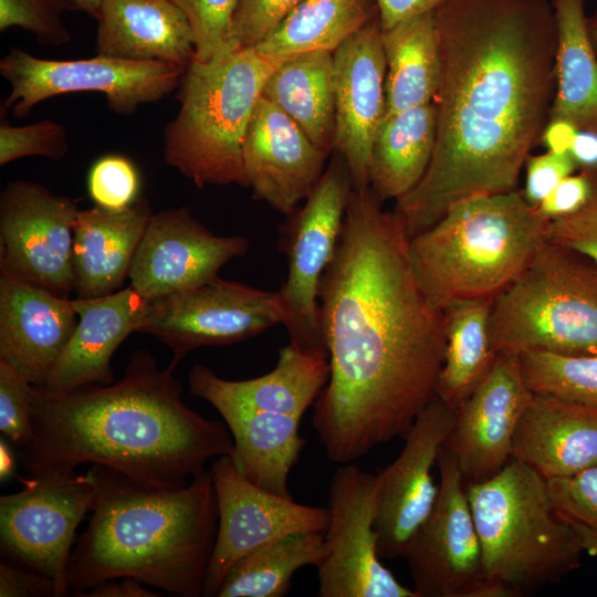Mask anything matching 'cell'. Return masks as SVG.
I'll list each match as a JSON object with an SVG mask.
<instances>
[{"mask_svg":"<svg viewBox=\"0 0 597 597\" xmlns=\"http://www.w3.org/2000/svg\"><path fill=\"white\" fill-rule=\"evenodd\" d=\"M186 15L199 62L222 60L240 50L234 32L238 0H171Z\"/></svg>","mask_w":597,"mask_h":597,"instance_id":"obj_37","label":"cell"},{"mask_svg":"<svg viewBox=\"0 0 597 597\" xmlns=\"http://www.w3.org/2000/svg\"><path fill=\"white\" fill-rule=\"evenodd\" d=\"M578 130L570 124L562 121H549L542 138L548 150L569 151Z\"/></svg>","mask_w":597,"mask_h":597,"instance_id":"obj_50","label":"cell"},{"mask_svg":"<svg viewBox=\"0 0 597 597\" xmlns=\"http://www.w3.org/2000/svg\"><path fill=\"white\" fill-rule=\"evenodd\" d=\"M72 302L78 316L76 327L40 386L53 394L112 384V357L130 333L138 332L150 300L129 285L108 295Z\"/></svg>","mask_w":597,"mask_h":597,"instance_id":"obj_23","label":"cell"},{"mask_svg":"<svg viewBox=\"0 0 597 597\" xmlns=\"http://www.w3.org/2000/svg\"><path fill=\"white\" fill-rule=\"evenodd\" d=\"M546 240L585 256L597 269V190L579 210L549 219Z\"/></svg>","mask_w":597,"mask_h":597,"instance_id":"obj_43","label":"cell"},{"mask_svg":"<svg viewBox=\"0 0 597 597\" xmlns=\"http://www.w3.org/2000/svg\"><path fill=\"white\" fill-rule=\"evenodd\" d=\"M548 221L515 190L453 205L409 239L421 292L439 312L463 301L493 300L546 240Z\"/></svg>","mask_w":597,"mask_h":597,"instance_id":"obj_5","label":"cell"},{"mask_svg":"<svg viewBox=\"0 0 597 597\" xmlns=\"http://www.w3.org/2000/svg\"><path fill=\"white\" fill-rule=\"evenodd\" d=\"M218 531L206 573L203 596H217L231 567L249 553L298 532H325L327 507L296 503L244 478L229 454L213 460Z\"/></svg>","mask_w":597,"mask_h":597,"instance_id":"obj_16","label":"cell"},{"mask_svg":"<svg viewBox=\"0 0 597 597\" xmlns=\"http://www.w3.org/2000/svg\"><path fill=\"white\" fill-rule=\"evenodd\" d=\"M146 350L130 356L124 376L53 394L32 385V438L19 460L29 476L67 478L83 463L101 464L145 483L180 486L206 463L230 454L226 423L190 409L174 375Z\"/></svg>","mask_w":597,"mask_h":597,"instance_id":"obj_3","label":"cell"},{"mask_svg":"<svg viewBox=\"0 0 597 597\" xmlns=\"http://www.w3.org/2000/svg\"><path fill=\"white\" fill-rule=\"evenodd\" d=\"M96 21V55L184 70L196 59L189 22L171 0H101Z\"/></svg>","mask_w":597,"mask_h":597,"instance_id":"obj_25","label":"cell"},{"mask_svg":"<svg viewBox=\"0 0 597 597\" xmlns=\"http://www.w3.org/2000/svg\"><path fill=\"white\" fill-rule=\"evenodd\" d=\"M433 17L441 57L434 149L395 208L409 239L462 200L515 190L556 85L551 0H446Z\"/></svg>","mask_w":597,"mask_h":597,"instance_id":"obj_2","label":"cell"},{"mask_svg":"<svg viewBox=\"0 0 597 597\" xmlns=\"http://www.w3.org/2000/svg\"><path fill=\"white\" fill-rule=\"evenodd\" d=\"M248 250V238L217 235L187 208L166 209L151 214L128 279L140 294L155 300L212 281L226 263Z\"/></svg>","mask_w":597,"mask_h":597,"instance_id":"obj_18","label":"cell"},{"mask_svg":"<svg viewBox=\"0 0 597 597\" xmlns=\"http://www.w3.org/2000/svg\"><path fill=\"white\" fill-rule=\"evenodd\" d=\"M376 474L344 463L327 499L325 555L317 568L320 597H418L381 563L378 554Z\"/></svg>","mask_w":597,"mask_h":597,"instance_id":"obj_13","label":"cell"},{"mask_svg":"<svg viewBox=\"0 0 597 597\" xmlns=\"http://www.w3.org/2000/svg\"><path fill=\"white\" fill-rule=\"evenodd\" d=\"M552 4L557 44L549 121L597 134V53L589 36L585 0H552Z\"/></svg>","mask_w":597,"mask_h":597,"instance_id":"obj_29","label":"cell"},{"mask_svg":"<svg viewBox=\"0 0 597 597\" xmlns=\"http://www.w3.org/2000/svg\"><path fill=\"white\" fill-rule=\"evenodd\" d=\"M277 292L219 276L200 286L150 300L138 332L172 350L170 364L203 346H222L256 336L282 324Z\"/></svg>","mask_w":597,"mask_h":597,"instance_id":"obj_14","label":"cell"},{"mask_svg":"<svg viewBox=\"0 0 597 597\" xmlns=\"http://www.w3.org/2000/svg\"><path fill=\"white\" fill-rule=\"evenodd\" d=\"M524 380L535 395L597 409V354L526 352L519 355Z\"/></svg>","mask_w":597,"mask_h":597,"instance_id":"obj_36","label":"cell"},{"mask_svg":"<svg viewBox=\"0 0 597 597\" xmlns=\"http://www.w3.org/2000/svg\"><path fill=\"white\" fill-rule=\"evenodd\" d=\"M492 301H463L443 311L446 348L436 394L454 410L495 360L489 329Z\"/></svg>","mask_w":597,"mask_h":597,"instance_id":"obj_34","label":"cell"},{"mask_svg":"<svg viewBox=\"0 0 597 597\" xmlns=\"http://www.w3.org/2000/svg\"><path fill=\"white\" fill-rule=\"evenodd\" d=\"M566 520V519H565ZM568 521V520H567ZM577 532L584 552L590 555H597V531L589 528L580 523L568 521Z\"/></svg>","mask_w":597,"mask_h":597,"instance_id":"obj_52","label":"cell"},{"mask_svg":"<svg viewBox=\"0 0 597 597\" xmlns=\"http://www.w3.org/2000/svg\"><path fill=\"white\" fill-rule=\"evenodd\" d=\"M333 73V53L298 54L282 61L261 92L327 154L335 145Z\"/></svg>","mask_w":597,"mask_h":597,"instance_id":"obj_31","label":"cell"},{"mask_svg":"<svg viewBox=\"0 0 597 597\" xmlns=\"http://www.w3.org/2000/svg\"><path fill=\"white\" fill-rule=\"evenodd\" d=\"M596 190L587 174L569 175L541 201L537 210L547 219L570 214L584 207Z\"/></svg>","mask_w":597,"mask_h":597,"instance_id":"obj_46","label":"cell"},{"mask_svg":"<svg viewBox=\"0 0 597 597\" xmlns=\"http://www.w3.org/2000/svg\"><path fill=\"white\" fill-rule=\"evenodd\" d=\"M512 458L546 480L597 464V409L533 394L513 439Z\"/></svg>","mask_w":597,"mask_h":597,"instance_id":"obj_26","label":"cell"},{"mask_svg":"<svg viewBox=\"0 0 597 597\" xmlns=\"http://www.w3.org/2000/svg\"><path fill=\"white\" fill-rule=\"evenodd\" d=\"M20 481V491L0 498L1 551L12 563L52 578L59 597L66 596L75 531L94 506V478L86 471Z\"/></svg>","mask_w":597,"mask_h":597,"instance_id":"obj_12","label":"cell"},{"mask_svg":"<svg viewBox=\"0 0 597 597\" xmlns=\"http://www.w3.org/2000/svg\"><path fill=\"white\" fill-rule=\"evenodd\" d=\"M577 166L591 168L597 166V134L578 132L569 149Z\"/></svg>","mask_w":597,"mask_h":597,"instance_id":"obj_51","label":"cell"},{"mask_svg":"<svg viewBox=\"0 0 597 597\" xmlns=\"http://www.w3.org/2000/svg\"><path fill=\"white\" fill-rule=\"evenodd\" d=\"M446 0H376L381 30L410 18L433 12Z\"/></svg>","mask_w":597,"mask_h":597,"instance_id":"obj_48","label":"cell"},{"mask_svg":"<svg viewBox=\"0 0 597 597\" xmlns=\"http://www.w3.org/2000/svg\"><path fill=\"white\" fill-rule=\"evenodd\" d=\"M77 200L40 184L13 180L0 196V274L60 296L74 291Z\"/></svg>","mask_w":597,"mask_h":597,"instance_id":"obj_15","label":"cell"},{"mask_svg":"<svg viewBox=\"0 0 597 597\" xmlns=\"http://www.w3.org/2000/svg\"><path fill=\"white\" fill-rule=\"evenodd\" d=\"M379 18L334 53L335 145L346 161L353 189L370 187L369 161L386 114V61Z\"/></svg>","mask_w":597,"mask_h":597,"instance_id":"obj_20","label":"cell"},{"mask_svg":"<svg viewBox=\"0 0 597 597\" xmlns=\"http://www.w3.org/2000/svg\"><path fill=\"white\" fill-rule=\"evenodd\" d=\"M81 11H84L90 17L96 20L101 0H74Z\"/></svg>","mask_w":597,"mask_h":597,"instance_id":"obj_53","label":"cell"},{"mask_svg":"<svg viewBox=\"0 0 597 597\" xmlns=\"http://www.w3.org/2000/svg\"><path fill=\"white\" fill-rule=\"evenodd\" d=\"M185 70L166 62L125 61L102 55L83 60H45L19 48L0 60V73L10 85L3 102L18 118L27 117L46 98L78 92L106 96L118 115L135 114L144 104L172 93Z\"/></svg>","mask_w":597,"mask_h":597,"instance_id":"obj_10","label":"cell"},{"mask_svg":"<svg viewBox=\"0 0 597 597\" xmlns=\"http://www.w3.org/2000/svg\"><path fill=\"white\" fill-rule=\"evenodd\" d=\"M377 18L376 0H303L254 49L275 61L310 52L334 53Z\"/></svg>","mask_w":597,"mask_h":597,"instance_id":"obj_33","label":"cell"},{"mask_svg":"<svg viewBox=\"0 0 597 597\" xmlns=\"http://www.w3.org/2000/svg\"><path fill=\"white\" fill-rule=\"evenodd\" d=\"M1 597H59L55 582L13 563L0 564Z\"/></svg>","mask_w":597,"mask_h":597,"instance_id":"obj_47","label":"cell"},{"mask_svg":"<svg viewBox=\"0 0 597 597\" xmlns=\"http://www.w3.org/2000/svg\"><path fill=\"white\" fill-rule=\"evenodd\" d=\"M434 103L385 116L374 139L370 188L384 202L404 197L423 177L436 143Z\"/></svg>","mask_w":597,"mask_h":597,"instance_id":"obj_30","label":"cell"},{"mask_svg":"<svg viewBox=\"0 0 597 597\" xmlns=\"http://www.w3.org/2000/svg\"><path fill=\"white\" fill-rule=\"evenodd\" d=\"M434 505L410 538L406 559L418 597H499L489 584L467 485L442 446Z\"/></svg>","mask_w":597,"mask_h":597,"instance_id":"obj_11","label":"cell"},{"mask_svg":"<svg viewBox=\"0 0 597 597\" xmlns=\"http://www.w3.org/2000/svg\"><path fill=\"white\" fill-rule=\"evenodd\" d=\"M282 61L240 49L184 72L179 109L164 129V159L198 188L248 187L242 145L262 88Z\"/></svg>","mask_w":597,"mask_h":597,"instance_id":"obj_7","label":"cell"},{"mask_svg":"<svg viewBox=\"0 0 597 597\" xmlns=\"http://www.w3.org/2000/svg\"><path fill=\"white\" fill-rule=\"evenodd\" d=\"M532 396L519 356L498 354L455 408V422L443 447L467 486L492 478L512 459L514 434Z\"/></svg>","mask_w":597,"mask_h":597,"instance_id":"obj_19","label":"cell"},{"mask_svg":"<svg viewBox=\"0 0 597 597\" xmlns=\"http://www.w3.org/2000/svg\"><path fill=\"white\" fill-rule=\"evenodd\" d=\"M67 151V130L57 122L44 119L29 125L11 126L1 121L0 165L31 156L59 160Z\"/></svg>","mask_w":597,"mask_h":597,"instance_id":"obj_39","label":"cell"},{"mask_svg":"<svg viewBox=\"0 0 597 597\" xmlns=\"http://www.w3.org/2000/svg\"><path fill=\"white\" fill-rule=\"evenodd\" d=\"M325 555L323 532H298L272 541L238 561L224 577L218 597H283L294 574L317 567Z\"/></svg>","mask_w":597,"mask_h":597,"instance_id":"obj_35","label":"cell"},{"mask_svg":"<svg viewBox=\"0 0 597 597\" xmlns=\"http://www.w3.org/2000/svg\"><path fill=\"white\" fill-rule=\"evenodd\" d=\"M140 180L135 165L122 155H106L92 166L87 189L95 206L121 211L138 199Z\"/></svg>","mask_w":597,"mask_h":597,"instance_id":"obj_40","label":"cell"},{"mask_svg":"<svg viewBox=\"0 0 597 597\" xmlns=\"http://www.w3.org/2000/svg\"><path fill=\"white\" fill-rule=\"evenodd\" d=\"M576 161L569 151L547 153L526 160V182L524 197L536 207L567 176L576 169Z\"/></svg>","mask_w":597,"mask_h":597,"instance_id":"obj_45","label":"cell"},{"mask_svg":"<svg viewBox=\"0 0 597 597\" xmlns=\"http://www.w3.org/2000/svg\"><path fill=\"white\" fill-rule=\"evenodd\" d=\"M153 212L145 198L121 211L101 207L78 211L73 269L80 298L112 294L123 285Z\"/></svg>","mask_w":597,"mask_h":597,"instance_id":"obj_27","label":"cell"},{"mask_svg":"<svg viewBox=\"0 0 597 597\" xmlns=\"http://www.w3.org/2000/svg\"><path fill=\"white\" fill-rule=\"evenodd\" d=\"M386 61V114L433 103L441 77V57L433 12L383 30Z\"/></svg>","mask_w":597,"mask_h":597,"instance_id":"obj_32","label":"cell"},{"mask_svg":"<svg viewBox=\"0 0 597 597\" xmlns=\"http://www.w3.org/2000/svg\"><path fill=\"white\" fill-rule=\"evenodd\" d=\"M588 31L593 46L597 53V12L588 18Z\"/></svg>","mask_w":597,"mask_h":597,"instance_id":"obj_54","label":"cell"},{"mask_svg":"<svg viewBox=\"0 0 597 597\" xmlns=\"http://www.w3.org/2000/svg\"><path fill=\"white\" fill-rule=\"evenodd\" d=\"M495 354H597V269L585 256L545 240L493 301Z\"/></svg>","mask_w":597,"mask_h":597,"instance_id":"obj_8","label":"cell"},{"mask_svg":"<svg viewBox=\"0 0 597 597\" xmlns=\"http://www.w3.org/2000/svg\"><path fill=\"white\" fill-rule=\"evenodd\" d=\"M546 482L552 504L561 516L597 531V464Z\"/></svg>","mask_w":597,"mask_h":597,"instance_id":"obj_41","label":"cell"},{"mask_svg":"<svg viewBox=\"0 0 597 597\" xmlns=\"http://www.w3.org/2000/svg\"><path fill=\"white\" fill-rule=\"evenodd\" d=\"M302 1L238 0L234 32L240 48H255Z\"/></svg>","mask_w":597,"mask_h":597,"instance_id":"obj_44","label":"cell"},{"mask_svg":"<svg viewBox=\"0 0 597 597\" xmlns=\"http://www.w3.org/2000/svg\"><path fill=\"white\" fill-rule=\"evenodd\" d=\"M87 471L95 500L70 555V593L83 597L102 582L134 577L179 597L203 596L219 516L211 471L180 486L145 483L101 464Z\"/></svg>","mask_w":597,"mask_h":597,"instance_id":"obj_4","label":"cell"},{"mask_svg":"<svg viewBox=\"0 0 597 597\" xmlns=\"http://www.w3.org/2000/svg\"><path fill=\"white\" fill-rule=\"evenodd\" d=\"M78 321L72 300L0 274V360L41 386Z\"/></svg>","mask_w":597,"mask_h":597,"instance_id":"obj_22","label":"cell"},{"mask_svg":"<svg viewBox=\"0 0 597 597\" xmlns=\"http://www.w3.org/2000/svg\"><path fill=\"white\" fill-rule=\"evenodd\" d=\"M327 155L280 107L260 95L242 145L248 187L255 199L291 214L320 180Z\"/></svg>","mask_w":597,"mask_h":597,"instance_id":"obj_21","label":"cell"},{"mask_svg":"<svg viewBox=\"0 0 597 597\" xmlns=\"http://www.w3.org/2000/svg\"><path fill=\"white\" fill-rule=\"evenodd\" d=\"M31 389L25 377L0 360V430L19 449L32 438Z\"/></svg>","mask_w":597,"mask_h":597,"instance_id":"obj_42","label":"cell"},{"mask_svg":"<svg viewBox=\"0 0 597 597\" xmlns=\"http://www.w3.org/2000/svg\"><path fill=\"white\" fill-rule=\"evenodd\" d=\"M222 418L233 439L229 457L238 471L255 485L293 499L289 478L306 442L300 434L302 416L255 409Z\"/></svg>","mask_w":597,"mask_h":597,"instance_id":"obj_28","label":"cell"},{"mask_svg":"<svg viewBox=\"0 0 597 597\" xmlns=\"http://www.w3.org/2000/svg\"><path fill=\"white\" fill-rule=\"evenodd\" d=\"M408 242L399 216L370 187L352 190L318 290L331 373L312 427L332 462L405 438L437 397L444 314L421 292Z\"/></svg>","mask_w":597,"mask_h":597,"instance_id":"obj_1","label":"cell"},{"mask_svg":"<svg viewBox=\"0 0 597 597\" xmlns=\"http://www.w3.org/2000/svg\"><path fill=\"white\" fill-rule=\"evenodd\" d=\"M353 190L342 156L324 170L284 229L281 250L287 259V276L276 291L289 343L304 353L328 358L318 303L321 279L332 260Z\"/></svg>","mask_w":597,"mask_h":597,"instance_id":"obj_9","label":"cell"},{"mask_svg":"<svg viewBox=\"0 0 597 597\" xmlns=\"http://www.w3.org/2000/svg\"><path fill=\"white\" fill-rule=\"evenodd\" d=\"M467 495L481 542L484 572L499 597H521L557 583L580 566L573 525L552 504L546 479L511 459Z\"/></svg>","mask_w":597,"mask_h":597,"instance_id":"obj_6","label":"cell"},{"mask_svg":"<svg viewBox=\"0 0 597 597\" xmlns=\"http://www.w3.org/2000/svg\"><path fill=\"white\" fill-rule=\"evenodd\" d=\"M328 358L287 344L275 367L265 375L229 380L197 364L188 375L192 396L211 404L221 417L255 409H275L302 416L315 404L329 378Z\"/></svg>","mask_w":597,"mask_h":597,"instance_id":"obj_24","label":"cell"},{"mask_svg":"<svg viewBox=\"0 0 597 597\" xmlns=\"http://www.w3.org/2000/svg\"><path fill=\"white\" fill-rule=\"evenodd\" d=\"M74 10H80L74 0H0V30L19 27L41 44H65L71 34L62 14Z\"/></svg>","mask_w":597,"mask_h":597,"instance_id":"obj_38","label":"cell"},{"mask_svg":"<svg viewBox=\"0 0 597 597\" xmlns=\"http://www.w3.org/2000/svg\"><path fill=\"white\" fill-rule=\"evenodd\" d=\"M144 583L134 577H121L102 582L88 589L83 597H156Z\"/></svg>","mask_w":597,"mask_h":597,"instance_id":"obj_49","label":"cell"},{"mask_svg":"<svg viewBox=\"0 0 597 597\" xmlns=\"http://www.w3.org/2000/svg\"><path fill=\"white\" fill-rule=\"evenodd\" d=\"M455 422V410L436 397L418 415L399 455L376 474V516L380 558L402 557L430 514L438 493L432 469Z\"/></svg>","mask_w":597,"mask_h":597,"instance_id":"obj_17","label":"cell"}]
</instances>
